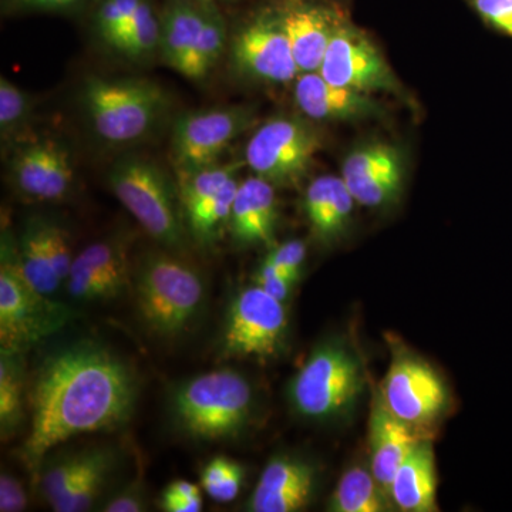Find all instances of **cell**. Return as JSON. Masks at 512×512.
I'll use <instances>...</instances> for the list:
<instances>
[{"label":"cell","mask_w":512,"mask_h":512,"mask_svg":"<svg viewBox=\"0 0 512 512\" xmlns=\"http://www.w3.org/2000/svg\"><path fill=\"white\" fill-rule=\"evenodd\" d=\"M136 377L113 350L77 340L47 355L30 390V431L22 448L32 476L53 448L80 434L119 429L133 414Z\"/></svg>","instance_id":"cell-1"},{"label":"cell","mask_w":512,"mask_h":512,"mask_svg":"<svg viewBox=\"0 0 512 512\" xmlns=\"http://www.w3.org/2000/svg\"><path fill=\"white\" fill-rule=\"evenodd\" d=\"M80 103L94 134L110 146L143 140L171 110L163 87L143 77H89L80 90Z\"/></svg>","instance_id":"cell-2"},{"label":"cell","mask_w":512,"mask_h":512,"mask_svg":"<svg viewBox=\"0 0 512 512\" xmlns=\"http://www.w3.org/2000/svg\"><path fill=\"white\" fill-rule=\"evenodd\" d=\"M254 409V390L241 373L214 370L175 389L171 410L178 429L201 441L237 437Z\"/></svg>","instance_id":"cell-3"},{"label":"cell","mask_w":512,"mask_h":512,"mask_svg":"<svg viewBox=\"0 0 512 512\" xmlns=\"http://www.w3.org/2000/svg\"><path fill=\"white\" fill-rule=\"evenodd\" d=\"M109 184L117 200L154 241L170 251L187 245V225L178 184L148 158L121 157L110 168Z\"/></svg>","instance_id":"cell-4"},{"label":"cell","mask_w":512,"mask_h":512,"mask_svg":"<svg viewBox=\"0 0 512 512\" xmlns=\"http://www.w3.org/2000/svg\"><path fill=\"white\" fill-rule=\"evenodd\" d=\"M76 312L36 291L20 269L18 242L2 235L0 261V350L23 353L59 332Z\"/></svg>","instance_id":"cell-5"},{"label":"cell","mask_w":512,"mask_h":512,"mask_svg":"<svg viewBox=\"0 0 512 512\" xmlns=\"http://www.w3.org/2000/svg\"><path fill=\"white\" fill-rule=\"evenodd\" d=\"M136 293L138 312L148 329L174 338L200 313L205 286L200 274L183 259L154 252L138 269Z\"/></svg>","instance_id":"cell-6"},{"label":"cell","mask_w":512,"mask_h":512,"mask_svg":"<svg viewBox=\"0 0 512 512\" xmlns=\"http://www.w3.org/2000/svg\"><path fill=\"white\" fill-rule=\"evenodd\" d=\"M365 387L362 365L339 342L313 350L289 387L293 410L309 420L336 419L348 412Z\"/></svg>","instance_id":"cell-7"},{"label":"cell","mask_w":512,"mask_h":512,"mask_svg":"<svg viewBox=\"0 0 512 512\" xmlns=\"http://www.w3.org/2000/svg\"><path fill=\"white\" fill-rule=\"evenodd\" d=\"M311 121L278 116L261 124L245 148V163L275 187H295L311 170L322 148Z\"/></svg>","instance_id":"cell-8"},{"label":"cell","mask_w":512,"mask_h":512,"mask_svg":"<svg viewBox=\"0 0 512 512\" xmlns=\"http://www.w3.org/2000/svg\"><path fill=\"white\" fill-rule=\"evenodd\" d=\"M318 72L335 86L366 94L390 93L406 103L412 101L379 47L346 16L333 33Z\"/></svg>","instance_id":"cell-9"},{"label":"cell","mask_w":512,"mask_h":512,"mask_svg":"<svg viewBox=\"0 0 512 512\" xmlns=\"http://www.w3.org/2000/svg\"><path fill=\"white\" fill-rule=\"evenodd\" d=\"M288 313L284 302L254 285L229 303L222 330V350L232 357L269 359L284 348Z\"/></svg>","instance_id":"cell-10"},{"label":"cell","mask_w":512,"mask_h":512,"mask_svg":"<svg viewBox=\"0 0 512 512\" xmlns=\"http://www.w3.org/2000/svg\"><path fill=\"white\" fill-rule=\"evenodd\" d=\"M254 107L229 106L190 111L175 121L171 154L177 173L217 164L222 154L248 128L254 126Z\"/></svg>","instance_id":"cell-11"},{"label":"cell","mask_w":512,"mask_h":512,"mask_svg":"<svg viewBox=\"0 0 512 512\" xmlns=\"http://www.w3.org/2000/svg\"><path fill=\"white\" fill-rule=\"evenodd\" d=\"M384 406L412 426H429L447 407L448 392L439 373L412 353H396L383 380Z\"/></svg>","instance_id":"cell-12"},{"label":"cell","mask_w":512,"mask_h":512,"mask_svg":"<svg viewBox=\"0 0 512 512\" xmlns=\"http://www.w3.org/2000/svg\"><path fill=\"white\" fill-rule=\"evenodd\" d=\"M231 60L237 72L255 82L285 84L301 74L275 10L262 13L239 30L232 42Z\"/></svg>","instance_id":"cell-13"},{"label":"cell","mask_w":512,"mask_h":512,"mask_svg":"<svg viewBox=\"0 0 512 512\" xmlns=\"http://www.w3.org/2000/svg\"><path fill=\"white\" fill-rule=\"evenodd\" d=\"M340 178L357 204L367 208L392 207L402 197L406 157L396 144L367 141L345 157Z\"/></svg>","instance_id":"cell-14"},{"label":"cell","mask_w":512,"mask_h":512,"mask_svg":"<svg viewBox=\"0 0 512 512\" xmlns=\"http://www.w3.org/2000/svg\"><path fill=\"white\" fill-rule=\"evenodd\" d=\"M13 187L29 201H60L72 190L74 165L70 151L53 138L16 144L9 161Z\"/></svg>","instance_id":"cell-15"},{"label":"cell","mask_w":512,"mask_h":512,"mask_svg":"<svg viewBox=\"0 0 512 512\" xmlns=\"http://www.w3.org/2000/svg\"><path fill=\"white\" fill-rule=\"evenodd\" d=\"M275 12L291 43L299 72H318L330 39L345 15L315 0H284Z\"/></svg>","instance_id":"cell-16"},{"label":"cell","mask_w":512,"mask_h":512,"mask_svg":"<svg viewBox=\"0 0 512 512\" xmlns=\"http://www.w3.org/2000/svg\"><path fill=\"white\" fill-rule=\"evenodd\" d=\"M293 97L301 113L312 121L353 123L382 119L386 114L383 104L372 94L335 86L319 72L299 74Z\"/></svg>","instance_id":"cell-17"},{"label":"cell","mask_w":512,"mask_h":512,"mask_svg":"<svg viewBox=\"0 0 512 512\" xmlns=\"http://www.w3.org/2000/svg\"><path fill=\"white\" fill-rule=\"evenodd\" d=\"M316 484V470L308 461L276 456L266 464L256 483L247 510L252 512H295L309 503Z\"/></svg>","instance_id":"cell-18"},{"label":"cell","mask_w":512,"mask_h":512,"mask_svg":"<svg viewBox=\"0 0 512 512\" xmlns=\"http://www.w3.org/2000/svg\"><path fill=\"white\" fill-rule=\"evenodd\" d=\"M276 222L275 185L258 175L241 181L228 221V231L235 244L244 248L271 245Z\"/></svg>","instance_id":"cell-19"},{"label":"cell","mask_w":512,"mask_h":512,"mask_svg":"<svg viewBox=\"0 0 512 512\" xmlns=\"http://www.w3.org/2000/svg\"><path fill=\"white\" fill-rule=\"evenodd\" d=\"M419 430L420 427L394 416L382 400H377L369 426L370 471L387 495L404 458L424 440Z\"/></svg>","instance_id":"cell-20"},{"label":"cell","mask_w":512,"mask_h":512,"mask_svg":"<svg viewBox=\"0 0 512 512\" xmlns=\"http://www.w3.org/2000/svg\"><path fill=\"white\" fill-rule=\"evenodd\" d=\"M355 202L340 177L320 175L311 181L303 197V211L313 237L325 245L339 241L348 231Z\"/></svg>","instance_id":"cell-21"},{"label":"cell","mask_w":512,"mask_h":512,"mask_svg":"<svg viewBox=\"0 0 512 512\" xmlns=\"http://www.w3.org/2000/svg\"><path fill=\"white\" fill-rule=\"evenodd\" d=\"M389 495L400 511H439L436 457L429 440L419 441L404 458L390 485Z\"/></svg>","instance_id":"cell-22"},{"label":"cell","mask_w":512,"mask_h":512,"mask_svg":"<svg viewBox=\"0 0 512 512\" xmlns=\"http://www.w3.org/2000/svg\"><path fill=\"white\" fill-rule=\"evenodd\" d=\"M160 20V53L164 63L185 76L201 35V3L171 0Z\"/></svg>","instance_id":"cell-23"},{"label":"cell","mask_w":512,"mask_h":512,"mask_svg":"<svg viewBox=\"0 0 512 512\" xmlns=\"http://www.w3.org/2000/svg\"><path fill=\"white\" fill-rule=\"evenodd\" d=\"M114 457L110 448L94 447L89 450L83 470L77 474L66 493L50 505L56 512L89 511L96 504L113 473Z\"/></svg>","instance_id":"cell-24"},{"label":"cell","mask_w":512,"mask_h":512,"mask_svg":"<svg viewBox=\"0 0 512 512\" xmlns=\"http://www.w3.org/2000/svg\"><path fill=\"white\" fill-rule=\"evenodd\" d=\"M18 259L23 275L36 291L52 296L62 285L50 262L46 242V217L36 215L26 220L18 239Z\"/></svg>","instance_id":"cell-25"},{"label":"cell","mask_w":512,"mask_h":512,"mask_svg":"<svg viewBox=\"0 0 512 512\" xmlns=\"http://www.w3.org/2000/svg\"><path fill=\"white\" fill-rule=\"evenodd\" d=\"M390 497L365 467L349 468L329 500L333 512H383L389 510Z\"/></svg>","instance_id":"cell-26"},{"label":"cell","mask_w":512,"mask_h":512,"mask_svg":"<svg viewBox=\"0 0 512 512\" xmlns=\"http://www.w3.org/2000/svg\"><path fill=\"white\" fill-rule=\"evenodd\" d=\"M25 420L23 353L0 350V434L3 440L18 433Z\"/></svg>","instance_id":"cell-27"},{"label":"cell","mask_w":512,"mask_h":512,"mask_svg":"<svg viewBox=\"0 0 512 512\" xmlns=\"http://www.w3.org/2000/svg\"><path fill=\"white\" fill-rule=\"evenodd\" d=\"M239 183L241 181L238 177L234 178L214 197L184 210L188 234L201 247H211L217 241L222 227L228 228L229 215H231Z\"/></svg>","instance_id":"cell-28"},{"label":"cell","mask_w":512,"mask_h":512,"mask_svg":"<svg viewBox=\"0 0 512 512\" xmlns=\"http://www.w3.org/2000/svg\"><path fill=\"white\" fill-rule=\"evenodd\" d=\"M200 3L204 16L201 35L185 74L192 80L204 79L214 69L227 45V26L220 10L211 0H201Z\"/></svg>","instance_id":"cell-29"},{"label":"cell","mask_w":512,"mask_h":512,"mask_svg":"<svg viewBox=\"0 0 512 512\" xmlns=\"http://www.w3.org/2000/svg\"><path fill=\"white\" fill-rule=\"evenodd\" d=\"M245 161H231L227 164H212L188 173L177 174L178 191H180L183 212L198 202L214 197L224 190L229 181L238 177Z\"/></svg>","instance_id":"cell-30"},{"label":"cell","mask_w":512,"mask_h":512,"mask_svg":"<svg viewBox=\"0 0 512 512\" xmlns=\"http://www.w3.org/2000/svg\"><path fill=\"white\" fill-rule=\"evenodd\" d=\"M73 264L103 276L120 293L126 291L128 256L126 244L121 239L94 242L73 259Z\"/></svg>","instance_id":"cell-31"},{"label":"cell","mask_w":512,"mask_h":512,"mask_svg":"<svg viewBox=\"0 0 512 512\" xmlns=\"http://www.w3.org/2000/svg\"><path fill=\"white\" fill-rule=\"evenodd\" d=\"M161 20L148 0H141L130 25L120 36L114 52L131 60H146L160 50Z\"/></svg>","instance_id":"cell-32"},{"label":"cell","mask_w":512,"mask_h":512,"mask_svg":"<svg viewBox=\"0 0 512 512\" xmlns=\"http://www.w3.org/2000/svg\"><path fill=\"white\" fill-rule=\"evenodd\" d=\"M35 104L28 93L10 82L8 77H0V134L3 143L19 144L20 138L29 128Z\"/></svg>","instance_id":"cell-33"},{"label":"cell","mask_w":512,"mask_h":512,"mask_svg":"<svg viewBox=\"0 0 512 512\" xmlns=\"http://www.w3.org/2000/svg\"><path fill=\"white\" fill-rule=\"evenodd\" d=\"M244 474V467L237 461L224 456L214 457L202 468L201 485L212 500L229 503L238 497Z\"/></svg>","instance_id":"cell-34"},{"label":"cell","mask_w":512,"mask_h":512,"mask_svg":"<svg viewBox=\"0 0 512 512\" xmlns=\"http://www.w3.org/2000/svg\"><path fill=\"white\" fill-rule=\"evenodd\" d=\"M141 0H100L96 12L97 35L104 45L116 49Z\"/></svg>","instance_id":"cell-35"},{"label":"cell","mask_w":512,"mask_h":512,"mask_svg":"<svg viewBox=\"0 0 512 512\" xmlns=\"http://www.w3.org/2000/svg\"><path fill=\"white\" fill-rule=\"evenodd\" d=\"M89 457V450L80 453L69 454L56 460L40 474V490L47 503L52 505L59 500L67 488L73 483L77 474L83 470Z\"/></svg>","instance_id":"cell-36"},{"label":"cell","mask_w":512,"mask_h":512,"mask_svg":"<svg viewBox=\"0 0 512 512\" xmlns=\"http://www.w3.org/2000/svg\"><path fill=\"white\" fill-rule=\"evenodd\" d=\"M46 242L56 278L60 282L67 281L74 259L72 248H70L69 232L59 222L46 218Z\"/></svg>","instance_id":"cell-37"},{"label":"cell","mask_w":512,"mask_h":512,"mask_svg":"<svg viewBox=\"0 0 512 512\" xmlns=\"http://www.w3.org/2000/svg\"><path fill=\"white\" fill-rule=\"evenodd\" d=\"M488 29L512 40V0H464Z\"/></svg>","instance_id":"cell-38"},{"label":"cell","mask_w":512,"mask_h":512,"mask_svg":"<svg viewBox=\"0 0 512 512\" xmlns=\"http://www.w3.org/2000/svg\"><path fill=\"white\" fill-rule=\"evenodd\" d=\"M161 508L167 512H198L202 510V495L198 485L187 480H175L161 495Z\"/></svg>","instance_id":"cell-39"},{"label":"cell","mask_w":512,"mask_h":512,"mask_svg":"<svg viewBox=\"0 0 512 512\" xmlns=\"http://www.w3.org/2000/svg\"><path fill=\"white\" fill-rule=\"evenodd\" d=\"M299 278L301 275L289 274L264 261L256 272L255 284L278 301L285 302Z\"/></svg>","instance_id":"cell-40"},{"label":"cell","mask_w":512,"mask_h":512,"mask_svg":"<svg viewBox=\"0 0 512 512\" xmlns=\"http://www.w3.org/2000/svg\"><path fill=\"white\" fill-rule=\"evenodd\" d=\"M306 259V244L301 239H289L284 244L272 248L265 256L268 264L289 272V274L301 275L303 262Z\"/></svg>","instance_id":"cell-41"},{"label":"cell","mask_w":512,"mask_h":512,"mask_svg":"<svg viewBox=\"0 0 512 512\" xmlns=\"http://www.w3.org/2000/svg\"><path fill=\"white\" fill-rule=\"evenodd\" d=\"M146 510L147 497L141 481H133V483L128 484L119 493L114 494L101 508V511L106 512H141Z\"/></svg>","instance_id":"cell-42"},{"label":"cell","mask_w":512,"mask_h":512,"mask_svg":"<svg viewBox=\"0 0 512 512\" xmlns=\"http://www.w3.org/2000/svg\"><path fill=\"white\" fill-rule=\"evenodd\" d=\"M28 508V494L18 478L3 471L0 476V511L20 512Z\"/></svg>","instance_id":"cell-43"},{"label":"cell","mask_w":512,"mask_h":512,"mask_svg":"<svg viewBox=\"0 0 512 512\" xmlns=\"http://www.w3.org/2000/svg\"><path fill=\"white\" fill-rule=\"evenodd\" d=\"M87 0H8L12 8L20 10H47V12H67L83 6Z\"/></svg>","instance_id":"cell-44"}]
</instances>
